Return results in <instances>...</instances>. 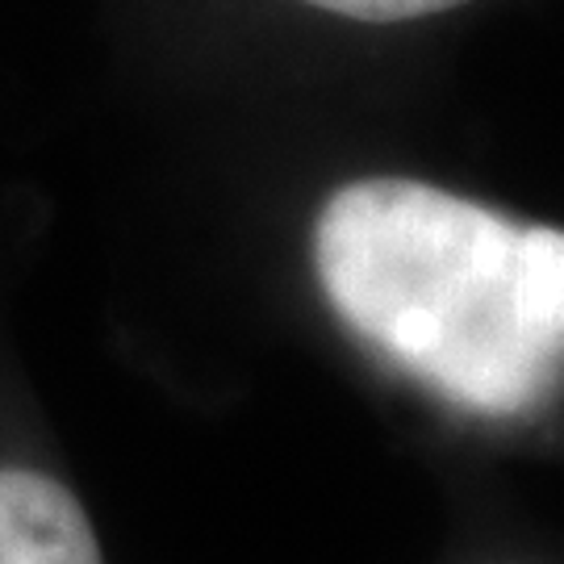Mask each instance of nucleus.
I'll return each instance as SVG.
<instances>
[{
	"label": "nucleus",
	"instance_id": "2",
	"mask_svg": "<svg viewBox=\"0 0 564 564\" xmlns=\"http://www.w3.org/2000/svg\"><path fill=\"white\" fill-rule=\"evenodd\" d=\"M0 564H101L80 502L42 473L0 468Z\"/></svg>",
	"mask_w": 564,
	"mask_h": 564
},
{
	"label": "nucleus",
	"instance_id": "1",
	"mask_svg": "<svg viewBox=\"0 0 564 564\" xmlns=\"http://www.w3.org/2000/svg\"><path fill=\"white\" fill-rule=\"evenodd\" d=\"M343 323L473 414H519L564 377V230L423 181L343 184L314 226Z\"/></svg>",
	"mask_w": 564,
	"mask_h": 564
},
{
	"label": "nucleus",
	"instance_id": "3",
	"mask_svg": "<svg viewBox=\"0 0 564 564\" xmlns=\"http://www.w3.org/2000/svg\"><path fill=\"white\" fill-rule=\"evenodd\" d=\"M326 13H339L351 21H372V25H393V21H414L444 13V9H460L468 0H310Z\"/></svg>",
	"mask_w": 564,
	"mask_h": 564
}]
</instances>
